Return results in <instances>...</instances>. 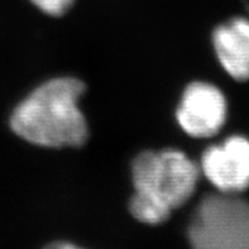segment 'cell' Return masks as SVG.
<instances>
[{
	"label": "cell",
	"mask_w": 249,
	"mask_h": 249,
	"mask_svg": "<svg viewBox=\"0 0 249 249\" xmlns=\"http://www.w3.org/2000/svg\"><path fill=\"white\" fill-rule=\"evenodd\" d=\"M84 91V82L72 77L44 82L17 105L10 117L13 132L41 147H80L88 139L86 120L77 107Z\"/></svg>",
	"instance_id": "obj_1"
},
{
	"label": "cell",
	"mask_w": 249,
	"mask_h": 249,
	"mask_svg": "<svg viewBox=\"0 0 249 249\" xmlns=\"http://www.w3.org/2000/svg\"><path fill=\"white\" fill-rule=\"evenodd\" d=\"M199 167L176 149L147 151L134 158L130 213L144 224H161L194 195Z\"/></svg>",
	"instance_id": "obj_2"
},
{
	"label": "cell",
	"mask_w": 249,
	"mask_h": 249,
	"mask_svg": "<svg viewBox=\"0 0 249 249\" xmlns=\"http://www.w3.org/2000/svg\"><path fill=\"white\" fill-rule=\"evenodd\" d=\"M193 249H249V202L237 194H210L190 221Z\"/></svg>",
	"instance_id": "obj_3"
},
{
	"label": "cell",
	"mask_w": 249,
	"mask_h": 249,
	"mask_svg": "<svg viewBox=\"0 0 249 249\" xmlns=\"http://www.w3.org/2000/svg\"><path fill=\"white\" fill-rule=\"evenodd\" d=\"M201 170L220 193L244 191L249 187V141L234 136L209 147L202 155Z\"/></svg>",
	"instance_id": "obj_4"
},
{
	"label": "cell",
	"mask_w": 249,
	"mask_h": 249,
	"mask_svg": "<svg viewBox=\"0 0 249 249\" xmlns=\"http://www.w3.org/2000/svg\"><path fill=\"white\" fill-rule=\"evenodd\" d=\"M176 115L181 128L191 137H212L224 124L227 101L218 88L206 82H193L183 92Z\"/></svg>",
	"instance_id": "obj_5"
},
{
	"label": "cell",
	"mask_w": 249,
	"mask_h": 249,
	"mask_svg": "<svg viewBox=\"0 0 249 249\" xmlns=\"http://www.w3.org/2000/svg\"><path fill=\"white\" fill-rule=\"evenodd\" d=\"M219 61L238 81L249 79V20L235 18L219 25L213 35Z\"/></svg>",
	"instance_id": "obj_6"
},
{
	"label": "cell",
	"mask_w": 249,
	"mask_h": 249,
	"mask_svg": "<svg viewBox=\"0 0 249 249\" xmlns=\"http://www.w3.org/2000/svg\"><path fill=\"white\" fill-rule=\"evenodd\" d=\"M31 1L42 12L54 17L65 14L73 3V0H31Z\"/></svg>",
	"instance_id": "obj_7"
},
{
	"label": "cell",
	"mask_w": 249,
	"mask_h": 249,
	"mask_svg": "<svg viewBox=\"0 0 249 249\" xmlns=\"http://www.w3.org/2000/svg\"><path fill=\"white\" fill-rule=\"evenodd\" d=\"M46 249H81L79 247L73 246L70 243H54L52 246H48Z\"/></svg>",
	"instance_id": "obj_8"
}]
</instances>
